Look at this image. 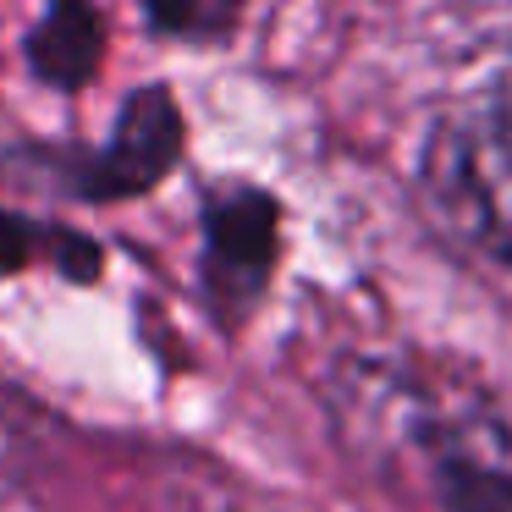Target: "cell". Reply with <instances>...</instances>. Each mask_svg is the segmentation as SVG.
<instances>
[{"label":"cell","instance_id":"obj_1","mask_svg":"<svg viewBox=\"0 0 512 512\" xmlns=\"http://www.w3.org/2000/svg\"><path fill=\"white\" fill-rule=\"evenodd\" d=\"M435 182L479 248L512 259V94L474 105L435 149Z\"/></svg>","mask_w":512,"mask_h":512},{"label":"cell","instance_id":"obj_2","mask_svg":"<svg viewBox=\"0 0 512 512\" xmlns=\"http://www.w3.org/2000/svg\"><path fill=\"white\" fill-rule=\"evenodd\" d=\"M281 215L265 193L237 188L210 210V276L221 287L226 303H248L265 287L270 265H276V243H281Z\"/></svg>","mask_w":512,"mask_h":512},{"label":"cell","instance_id":"obj_3","mask_svg":"<svg viewBox=\"0 0 512 512\" xmlns=\"http://www.w3.org/2000/svg\"><path fill=\"white\" fill-rule=\"evenodd\" d=\"M182 144V122H177V105H171L166 89H144L133 94V105L122 111V127H116L111 149L100 155L94 166V193H138L160 177V171L177 160Z\"/></svg>","mask_w":512,"mask_h":512},{"label":"cell","instance_id":"obj_4","mask_svg":"<svg viewBox=\"0 0 512 512\" xmlns=\"http://www.w3.org/2000/svg\"><path fill=\"white\" fill-rule=\"evenodd\" d=\"M435 501L441 512H512V463L501 435L446 430L435 452Z\"/></svg>","mask_w":512,"mask_h":512},{"label":"cell","instance_id":"obj_5","mask_svg":"<svg viewBox=\"0 0 512 512\" xmlns=\"http://www.w3.org/2000/svg\"><path fill=\"white\" fill-rule=\"evenodd\" d=\"M100 23H94V12H83V6H61V12H50L45 23H39L34 34V67L45 72L50 83H61V89H72V83H83L94 67H100Z\"/></svg>","mask_w":512,"mask_h":512}]
</instances>
